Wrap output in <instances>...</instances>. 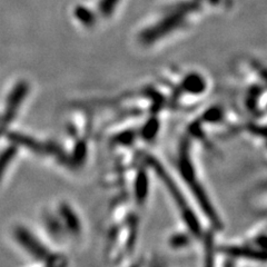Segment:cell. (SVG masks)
Segmentation results:
<instances>
[{
    "mask_svg": "<svg viewBox=\"0 0 267 267\" xmlns=\"http://www.w3.org/2000/svg\"><path fill=\"white\" fill-rule=\"evenodd\" d=\"M17 237H19V241H20L21 244L25 246L31 254L36 255V256L42 258V260H46V248H44L41 244H39L37 241H35L34 237L31 236L28 231L23 229L17 230Z\"/></svg>",
    "mask_w": 267,
    "mask_h": 267,
    "instance_id": "cell-1",
    "label": "cell"
},
{
    "mask_svg": "<svg viewBox=\"0 0 267 267\" xmlns=\"http://www.w3.org/2000/svg\"><path fill=\"white\" fill-rule=\"evenodd\" d=\"M15 155V148H7L6 151H3V153L0 155V177L5 172V168L7 167V165L9 164L10 159L13 158Z\"/></svg>",
    "mask_w": 267,
    "mask_h": 267,
    "instance_id": "cell-2",
    "label": "cell"
}]
</instances>
